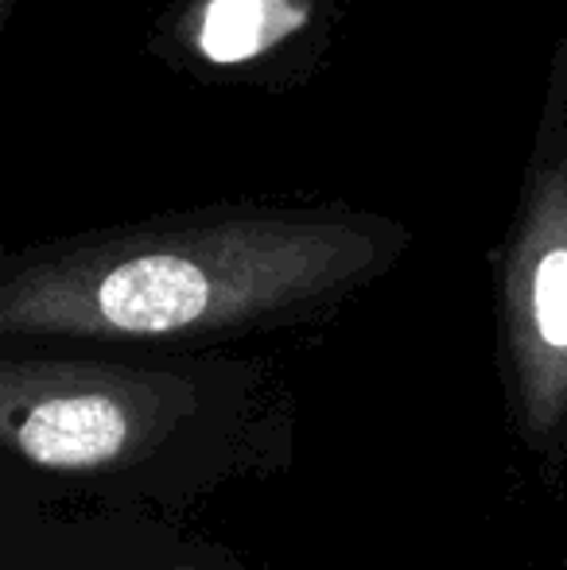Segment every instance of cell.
<instances>
[{"mask_svg": "<svg viewBox=\"0 0 567 570\" xmlns=\"http://www.w3.org/2000/svg\"><path fill=\"white\" fill-rule=\"evenodd\" d=\"M493 279L514 423L525 443L545 451L567 428V31L548 62Z\"/></svg>", "mask_w": 567, "mask_h": 570, "instance_id": "obj_2", "label": "cell"}, {"mask_svg": "<svg viewBox=\"0 0 567 570\" xmlns=\"http://www.w3.org/2000/svg\"><path fill=\"white\" fill-rule=\"evenodd\" d=\"M311 16L315 0H190L175 23V36L190 59L242 67L300 36Z\"/></svg>", "mask_w": 567, "mask_h": 570, "instance_id": "obj_4", "label": "cell"}, {"mask_svg": "<svg viewBox=\"0 0 567 570\" xmlns=\"http://www.w3.org/2000/svg\"><path fill=\"white\" fill-rule=\"evenodd\" d=\"M12 12H16V0H0V28L12 20Z\"/></svg>", "mask_w": 567, "mask_h": 570, "instance_id": "obj_5", "label": "cell"}, {"mask_svg": "<svg viewBox=\"0 0 567 570\" xmlns=\"http://www.w3.org/2000/svg\"><path fill=\"white\" fill-rule=\"evenodd\" d=\"M409 248L385 214L242 203L55 237L0 264V334L106 345L211 342L319 318Z\"/></svg>", "mask_w": 567, "mask_h": 570, "instance_id": "obj_1", "label": "cell"}, {"mask_svg": "<svg viewBox=\"0 0 567 570\" xmlns=\"http://www.w3.org/2000/svg\"><path fill=\"white\" fill-rule=\"evenodd\" d=\"M195 384L167 368L75 357L0 361V443L31 470L117 473L187 420Z\"/></svg>", "mask_w": 567, "mask_h": 570, "instance_id": "obj_3", "label": "cell"}]
</instances>
